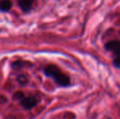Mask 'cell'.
I'll list each match as a JSON object with an SVG mask.
<instances>
[{
    "label": "cell",
    "instance_id": "1",
    "mask_svg": "<svg viewBox=\"0 0 120 119\" xmlns=\"http://www.w3.org/2000/svg\"><path fill=\"white\" fill-rule=\"evenodd\" d=\"M44 73L48 77L53 78L55 83L60 87H67L70 85V78L63 73L56 65H48L44 69Z\"/></svg>",
    "mask_w": 120,
    "mask_h": 119
},
{
    "label": "cell",
    "instance_id": "2",
    "mask_svg": "<svg viewBox=\"0 0 120 119\" xmlns=\"http://www.w3.org/2000/svg\"><path fill=\"white\" fill-rule=\"evenodd\" d=\"M21 105L25 109H31L32 108L38 104V100L34 96H29L25 97L21 102Z\"/></svg>",
    "mask_w": 120,
    "mask_h": 119
},
{
    "label": "cell",
    "instance_id": "3",
    "mask_svg": "<svg viewBox=\"0 0 120 119\" xmlns=\"http://www.w3.org/2000/svg\"><path fill=\"white\" fill-rule=\"evenodd\" d=\"M105 49L107 51L113 52L114 54L120 53V42L119 41H111L105 44Z\"/></svg>",
    "mask_w": 120,
    "mask_h": 119
},
{
    "label": "cell",
    "instance_id": "4",
    "mask_svg": "<svg viewBox=\"0 0 120 119\" xmlns=\"http://www.w3.org/2000/svg\"><path fill=\"white\" fill-rule=\"evenodd\" d=\"M34 0H19L18 4L23 11H29L31 9Z\"/></svg>",
    "mask_w": 120,
    "mask_h": 119
},
{
    "label": "cell",
    "instance_id": "5",
    "mask_svg": "<svg viewBox=\"0 0 120 119\" xmlns=\"http://www.w3.org/2000/svg\"><path fill=\"white\" fill-rule=\"evenodd\" d=\"M12 7V3L10 0H3L0 2V10L3 11H8Z\"/></svg>",
    "mask_w": 120,
    "mask_h": 119
},
{
    "label": "cell",
    "instance_id": "6",
    "mask_svg": "<svg viewBox=\"0 0 120 119\" xmlns=\"http://www.w3.org/2000/svg\"><path fill=\"white\" fill-rule=\"evenodd\" d=\"M17 82L21 85H25L28 83V79L25 75H20V76L17 77Z\"/></svg>",
    "mask_w": 120,
    "mask_h": 119
},
{
    "label": "cell",
    "instance_id": "7",
    "mask_svg": "<svg viewBox=\"0 0 120 119\" xmlns=\"http://www.w3.org/2000/svg\"><path fill=\"white\" fill-rule=\"evenodd\" d=\"M25 98V95L23 94V92L21 91H16L14 94H13V99L14 100H21Z\"/></svg>",
    "mask_w": 120,
    "mask_h": 119
},
{
    "label": "cell",
    "instance_id": "8",
    "mask_svg": "<svg viewBox=\"0 0 120 119\" xmlns=\"http://www.w3.org/2000/svg\"><path fill=\"white\" fill-rule=\"evenodd\" d=\"M114 65L116 67V68L120 69V53L118 54V56L115 57V59L114 60V62H113Z\"/></svg>",
    "mask_w": 120,
    "mask_h": 119
}]
</instances>
